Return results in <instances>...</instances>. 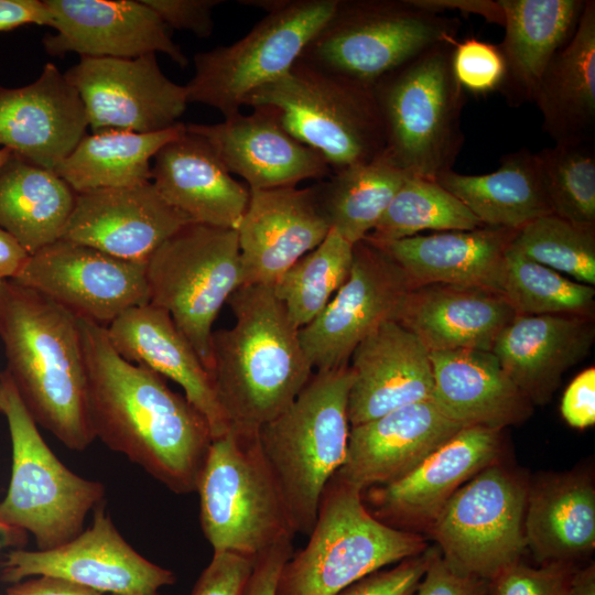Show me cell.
I'll return each instance as SVG.
<instances>
[{
  "label": "cell",
  "mask_w": 595,
  "mask_h": 595,
  "mask_svg": "<svg viewBox=\"0 0 595 595\" xmlns=\"http://www.w3.org/2000/svg\"><path fill=\"white\" fill-rule=\"evenodd\" d=\"M432 400L462 428L502 431L530 418L533 404L512 382L491 351L459 349L430 353Z\"/></svg>",
  "instance_id": "obj_31"
},
{
  "label": "cell",
  "mask_w": 595,
  "mask_h": 595,
  "mask_svg": "<svg viewBox=\"0 0 595 595\" xmlns=\"http://www.w3.org/2000/svg\"><path fill=\"white\" fill-rule=\"evenodd\" d=\"M0 392L12 450L0 522L31 533L37 550L60 547L84 530L88 513L101 505L105 487L73 473L53 453L6 370Z\"/></svg>",
  "instance_id": "obj_9"
},
{
  "label": "cell",
  "mask_w": 595,
  "mask_h": 595,
  "mask_svg": "<svg viewBox=\"0 0 595 595\" xmlns=\"http://www.w3.org/2000/svg\"><path fill=\"white\" fill-rule=\"evenodd\" d=\"M354 245L336 230L296 261L274 284L292 324L302 328L315 320L346 281Z\"/></svg>",
  "instance_id": "obj_39"
},
{
  "label": "cell",
  "mask_w": 595,
  "mask_h": 595,
  "mask_svg": "<svg viewBox=\"0 0 595 595\" xmlns=\"http://www.w3.org/2000/svg\"><path fill=\"white\" fill-rule=\"evenodd\" d=\"M0 338L6 371L37 425L72 451L96 439L79 318L14 280L0 283Z\"/></svg>",
  "instance_id": "obj_2"
},
{
  "label": "cell",
  "mask_w": 595,
  "mask_h": 595,
  "mask_svg": "<svg viewBox=\"0 0 595 595\" xmlns=\"http://www.w3.org/2000/svg\"><path fill=\"white\" fill-rule=\"evenodd\" d=\"M75 198L54 170L14 153L0 166V227L30 256L62 238Z\"/></svg>",
  "instance_id": "obj_36"
},
{
  "label": "cell",
  "mask_w": 595,
  "mask_h": 595,
  "mask_svg": "<svg viewBox=\"0 0 595 595\" xmlns=\"http://www.w3.org/2000/svg\"><path fill=\"white\" fill-rule=\"evenodd\" d=\"M95 439L175 494L196 493L213 434L205 416L163 377L128 361L105 326L79 318Z\"/></svg>",
  "instance_id": "obj_1"
},
{
  "label": "cell",
  "mask_w": 595,
  "mask_h": 595,
  "mask_svg": "<svg viewBox=\"0 0 595 595\" xmlns=\"http://www.w3.org/2000/svg\"><path fill=\"white\" fill-rule=\"evenodd\" d=\"M88 121L77 90L48 62L36 80L0 85V148L54 170L86 136Z\"/></svg>",
  "instance_id": "obj_23"
},
{
  "label": "cell",
  "mask_w": 595,
  "mask_h": 595,
  "mask_svg": "<svg viewBox=\"0 0 595 595\" xmlns=\"http://www.w3.org/2000/svg\"><path fill=\"white\" fill-rule=\"evenodd\" d=\"M489 581L455 573L434 547L414 595H488Z\"/></svg>",
  "instance_id": "obj_49"
},
{
  "label": "cell",
  "mask_w": 595,
  "mask_h": 595,
  "mask_svg": "<svg viewBox=\"0 0 595 595\" xmlns=\"http://www.w3.org/2000/svg\"><path fill=\"white\" fill-rule=\"evenodd\" d=\"M435 181L487 227L520 229L552 214L536 153L527 148L504 155L494 172L465 175L451 170Z\"/></svg>",
  "instance_id": "obj_35"
},
{
  "label": "cell",
  "mask_w": 595,
  "mask_h": 595,
  "mask_svg": "<svg viewBox=\"0 0 595 595\" xmlns=\"http://www.w3.org/2000/svg\"><path fill=\"white\" fill-rule=\"evenodd\" d=\"M455 42L432 46L374 84L386 155L409 176L435 181L462 147L464 89L455 78Z\"/></svg>",
  "instance_id": "obj_5"
},
{
  "label": "cell",
  "mask_w": 595,
  "mask_h": 595,
  "mask_svg": "<svg viewBox=\"0 0 595 595\" xmlns=\"http://www.w3.org/2000/svg\"><path fill=\"white\" fill-rule=\"evenodd\" d=\"M408 177L383 152L369 162L334 171L314 186L329 227L355 245L371 232Z\"/></svg>",
  "instance_id": "obj_38"
},
{
  "label": "cell",
  "mask_w": 595,
  "mask_h": 595,
  "mask_svg": "<svg viewBox=\"0 0 595 595\" xmlns=\"http://www.w3.org/2000/svg\"><path fill=\"white\" fill-rule=\"evenodd\" d=\"M338 0H281L237 42L197 53L188 102L229 118L253 90L282 77L333 14Z\"/></svg>",
  "instance_id": "obj_12"
},
{
  "label": "cell",
  "mask_w": 595,
  "mask_h": 595,
  "mask_svg": "<svg viewBox=\"0 0 595 595\" xmlns=\"http://www.w3.org/2000/svg\"><path fill=\"white\" fill-rule=\"evenodd\" d=\"M33 576L75 582L110 595H161L175 574L137 552L99 505L89 528L50 550H10L0 561V577L19 583Z\"/></svg>",
  "instance_id": "obj_15"
},
{
  "label": "cell",
  "mask_w": 595,
  "mask_h": 595,
  "mask_svg": "<svg viewBox=\"0 0 595 595\" xmlns=\"http://www.w3.org/2000/svg\"><path fill=\"white\" fill-rule=\"evenodd\" d=\"M505 36L498 45L505 62L499 88L510 106L533 102L543 71L573 35L585 0H499Z\"/></svg>",
  "instance_id": "obj_33"
},
{
  "label": "cell",
  "mask_w": 595,
  "mask_h": 595,
  "mask_svg": "<svg viewBox=\"0 0 595 595\" xmlns=\"http://www.w3.org/2000/svg\"><path fill=\"white\" fill-rule=\"evenodd\" d=\"M526 547L540 564L576 563L595 548V488L588 476L556 474L528 488Z\"/></svg>",
  "instance_id": "obj_34"
},
{
  "label": "cell",
  "mask_w": 595,
  "mask_h": 595,
  "mask_svg": "<svg viewBox=\"0 0 595 595\" xmlns=\"http://www.w3.org/2000/svg\"><path fill=\"white\" fill-rule=\"evenodd\" d=\"M501 431L462 428L401 479L361 491L368 511L385 524L428 531L447 500L470 478L497 463Z\"/></svg>",
  "instance_id": "obj_18"
},
{
  "label": "cell",
  "mask_w": 595,
  "mask_h": 595,
  "mask_svg": "<svg viewBox=\"0 0 595 595\" xmlns=\"http://www.w3.org/2000/svg\"><path fill=\"white\" fill-rule=\"evenodd\" d=\"M106 329L121 357L182 387L188 402L207 420L214 439L227 432L230 424L208 370L165 310L150 303L136 306Z\"/></svg>",
  "instance_id": "obj_27"
},
{
  "label": "cell",
  "mask_w": 595,
  "mask_h": 595,
  "mask_svg": "<svg viewBox=\"0 0 595 595\" xmlns=\"http://www.w3.org/2000/svg\"><path fill=\"white\" fill-rule=\"evenodd\" d=\"M64 76L79 94L93 132L166 130L180 122L188 104L186 87L164 75L156 54L80 57Z\"/></svg>",
  "instance_id": "obj_17"
},
{
  "label": "cell",
  "mask_w": 595,
  "mask_h": 595,
  "mask_svg": "<svg viewBox=\"0 0 595 595\" xmlns=\"http://www.w3.org/2000/svg\"><path fill=\"white\" fill-rule=\"evenodd\" d=\"M245 106L269 107L284 129L318 152L332 172L383 153L386 136L374 86L298 60Z\"/></svg>",
  "instance_id": "obj_7"
},
{
  "label": "cell",
  "mask_w": 595,
  "mask_h": 595,
  "mask_svg": "<svg viewBox=\"0 0 595 595\" xmlns=\"http://www.w3.org/2000/svg\"><path fill=\"white\" fill-rule=\"evenodd\" d=\"M170 29L190 31L204 39L214 30L213 10L221 0H142Z\"/></svg>",
  "instance_id": "obj_48"
},
{
  "label": "cell",
  "mask_w": 595,
  "mask_h": 595,
  "mask_svg": "<svg viewBox=\"0 0 595 595\" xmlns=\"http://www.w3.org/2000/svg\"><path fill=\"white\" fill-rule=\"evenodd\" d=\"M255 559L231 553H214L197 578L191 595H242Z\"/></svg>",
  "instance_id": "obj_47"
},
{
  "label": "cell",
  "mask_w": 595,
  "mask_h": 595,
  "mask_svg": "<svg viewBox=\"0 0 595 595\" xmlns=\"http://www.w3.org/2000/svg\"><path fill=\"white\" fill-rule=\"evenodd\" d=\"M292 553V539H288L257 555L242 595H277L281 569Z\"/></svg>",
  "instance_id": "obj_51"
},
{
  "label": "cell",
  "mask_w": 595,
  "mask_h": 595,
  "mask_svg": "<svg viewBox=\"0 0 595 595\" xmlns=\"http://www.w3.org/2000/svg\"><path fill=\"white\" fill-rule=\"evenodd\" d=\"M415 6L430 12L443 14L446 11H462L479 15L487 22L504 26L505 13L498 1L493 0H411Z\"/></svg>",
  "instance_id": "obj_53"
},
{
  "label": "cell",
  "mask_w": 595,
  "mask_h": 595,
  "mask_svg": "<svg viewBox=\"0 0 595 595\" xmlns=\"http://www.w3.org/2000/svg\"><path fill=\"white\" fill-rule=\"evenodd\" d=\"M192 221L170 206L152 182L76 193L61 239L147 263L170 237Z\"/></svg>",
  "instance_id": "obj_21"
},
{
  "label": "cell",
  "mask_w": 595,
  "mask_h": 595,
  "mask_svg": "<svg viewBox=\"0 0 595 595\" xmlns=\"http://www.w3.org/2000/svg\"><path fill=\"white\" fill-rule=\"evenodd\" d=\"M196 493L202 530L214 553L255 559L295 534L258 430L230 425L213 439Z\"/></svg>",
  "instance_id": "obj_8"
},
{
  "label": "cell",
  "mask_w": 595,
  "mask_h": 595,
  "mask_svg": "<svg viewBox=\"0 0 595 595\" xmlns=\"http://www.w3.org/2000/svg\"><path fill=\"white\" fill-rule=\"evenodd\" d=\"M433 548L399 562L390 570L376 571L335 595H414L430 564Z\"/></svg>",
  "instance_id": "obj_46"
},
{
  "label": "cell",
  "mask_w": 595,
  "mask_h": 595,
  "mask_svg": "<svg viewBox=\"0 0 595 595\" xmlns=\"http://www.w3.org/2000/svg\"><path fill=\"white\" fill-rule=\"evenodd\" d=\"M413 289L400 266L368 239L354 245L349 274L323 312L299 329L302 348L317 371L348 366L356 346L378 326L397 321Z\"/></svg>",
  "instance_id": "obj_14"
},
{
  "label": "cell",
  "mask_w": 595,
  "mask_h": 595,
  "mask_svg": "<svg viewBox=\"0 0 595 595\" xmlns=\"http://www.w3.org/2000/svg\"><path fill=\"white\" fill-rule=\"evenodd\" d=\"M14 281L105 327L126 311L150 303L147 263L66 239L31 255Z\"/></svg>",
  "instance_id": "obj_16"
},
{
  "label": "cell",
  "mask_w": 595,
  "mask_h": 595,
  "mask_svg": "<svg viewBox=\"0 0 595 595\" xmlns=\"http://www.w3.org/2000/svg\"><path fill=\"white\" fill-rule=\"evenodd\" d=\"M570 595H595V564L577 567L571 580Z\"/></svg>",
  "instance_id": "obj_56"
},
{
  "label": "cell",
  "mask_w": 595,
  "mask_h": 595,
  "mask_svg": "<svg viewBox=\"0 0 595 595\" xmlns=\"http://www.w3.org/2000/svg\"><path fill=\"white\" fill-rule=\"evenodd\" d=\"M577 567L573 562L533 567L519 561L489 581L488 595H570L571 580Z\"/></svg>",
  "instance_id": "obj_44"
},
{
  "label": "cell",
  "mask_w": 595,
  "mask_h": 595,
  "mask_svg": "<svg viewBox=\"0 0 595 595\" xmlns=\"http://www.w3.org/2000/svg\"><path fill=\"white\" fill-rule=\"evenodd\" d=\"M6 595H110L68 580L37 576L24 580L8 588Z\"/></svg>",
  "instance_id": "obj_54"
},
{
  "label": "cell",
  "mask_w": 595,
  "mask_h": 595,
  "mask_svg": "<svg viewBox=\"0 0 595 595\" xmlns=\"http://www.w3.org/2000/svg\"><path fill=\"white\" fill-rule=\"evenodd\" d=\"M483 226L458 198L436 181L409 176L366 239L387 244L423 230H473Z\"/></svg>",
  "instance_id": "obj_40"
},
{
  "label": "cell",
  "mask_w": 595,
  "mask_h": 595,
  "mask_svg": "<svg viewBox=\"0 0 595 595\" xmlns=\"http://www.w3.org/2000/svg\"><path fill=\"white\" fill-rule=\"evenodd\" d=\"M533 102L556 144L593 142L595 136V1L585 0L576 29L553 55Z\"/></svg>",
  "instance_id": "obj_32"
},
{
  "label": "cell",
  "mask_w": 595,
  "mask_h": 595,
  "mask_svg": "<svg viewBox=\"0 0 595 595\" xmlns=\"http://www.w3.org/2000/svg\"><path fill=\"white\" fill-rule=\"evenodd\" d=\"M536 158L552 214L595 228L594 142L555 143Z\"/></svg>",
  "instance_id": "obj_42"
},
{
  "label": "cell",
  "mask_w": 595,
  "mask_h": 595,
  "mask_svg": "<svg viewBox=\"0 0 595 595\" xmlns=\"http://www.w3.org/2000/svg\"><path fill=\"white\" fill-rule=\"evenodd\" d=\"M456 18L411 0H338L300 60L372 85L425 50L455 42Z\"/></svg>",
  "instance_id": "obj_10"
},
{
  "label": "cell",
  "mask_w": 595,
  "mask_h": 595,
  "mask_svg": "<svg viewBox=\"0 0 595 595\" xmlns=\"http://www.w3.org/2000/svg\"><path fill=\"white\" fill-rule=\"evenodd\" d=\"M595 339L592 316L517 315L491 353L533 405L548 403L563 374L582 361Z\"/></svg>",
  "instance_id": "obj_28"
},
{
  "label": "cell",
  "mask_w": 595,
  "mask_h": 595,
  "mask_svg": "<svg viewBox=\"0 0 595 595\" xmlns=\"http://www.w3.org/2000/svg\"><path fill=\"white\" fill-rule=\"evenodd\" d=\"M184 131L185 125L178 122L151 133L91 132L54 171L75 193L141 185L151 182V161L158 151Z\"/></svg>",
  "instance_id": "obj_37"
},
{
  "label": "cell",
  "mask_w": 595,
  "mask_h": 595,
  "mask_svg": "<svg viewBox=\"0 0 595 595\" xmlns=\"http://www.w3.org/2000/svg\"><path fill=\"white\" fill-rule=\"evenodd\" d=\"M147 279L150 304L170 314L209 372L213 324L242 285L237 231L187 224L148 259Z\"/></svg>",
  "instance_id": "obj_11"
},
{
  "label": "cell",
  "mask_w": 595,
  "mask_h": 595,
  "mask_svg": "<svg viewBox=\"0 0 595 595\" xmlns=\"http://www.w3.org/2000/svg\"><path fill=\"white\" fill-rule=\"evenodd\" d=\"M215 125L190 123L186 130L204 138L226 169L242 177L249 190L294 187L332 173L326 160L289 133L269 107H252Z\"/></svg>",
  "instance_id": "obj_22"
},
{
  "label": "cell",
  "mask_w": 595,
  "mask_h": 595,
  "mask_svg": "<svg viewBox=\"0 0 595 595\" xmlns=\"http://www.w3.org/2000/svg\"><path fill=\"white\" fill-rule=\"evenodd\" d=\"M331 227L315 186L250 190L238 235L242 285H273Z\"/></svg>",
  "instance_id": "obj_20"
},
{
  "label": "cell",
  "mask_w": 595,
  "mask_h": 595,
  "mask_svg": "<svg viewBox=\"0 0 595 595\" xmlns=\"http://www.w3.org/2000/svg\"><path fill=\"white\" fill-rule=\"evenodd\" d=\"M517 231L483 226L473 230L419 234L376 245L400 266L413 288L450 284L502 294L505 257Z\"/></svg>",
  "instance_id": "obj_30"
},
{
  "label": "cell",
  "mask_w": 595,
  "mask_h": 595,
  "mask_svg": "<svg viewBox=\"0 0 595 595\" xmlns=\"http://www.w3.org/2000/svg\"><path fill=\"white\" fill-rule=\"evenodd\" d=\"M55 34L43 40L53 56L134 58L163 53L182 67L186 55L142 0H44Z\"/></svg>",
  "instance_id": "obj_19"
},
{
  "label": "cell",
  "mask_w": 595,
  "mask_h": 595,
  "mask_svg": "<svg viewBox=\"0 0 595 595\" xmlns=\"http://www.w3.org/2000/svg\"><path fill=\"white\" fill-rule=\"evenodd\" d=\"M152 178L161 197L192 223L236 230L250 198L210 144L186 130L153 158Z\"/></svg>",
  "instance_id": "obj_26"
},
{
  "label": "cell",
  "mask_w": 595,
  "mask_h": 595,
  "mask_svg": "<svg viewBox=\"0 0 595 595\" xmlns=\"http://www.w3.org/2000/svg\"><path fill=\"white\" fill-rule=\"evenodd\" d=\"M502 294L517 315L592 316L595 289L538 263L512 247L506 252Z\"/></svg>",
  "instance_id": "obj_41"
},
{
  "label": "cell",
  "mask_w": 595,
  "mask_h": 595,
  "mask_svg": "<svg viewBox=\"0 0 595 595\" xmlns=\"http://www.w3.org/2000/svg\"><path fill=\"white\" fill-rule=\"evenodd\" d=\"M452 67L464 91L475 95L499 90L505 77V62L498 45L477 39L455 43Z\"/></svg>",
  "instance_id": "obj_45"
},
{
  "label": "cell",
  "mask_w": 595,
  "mask_h": 595,
  "mask_svg": "<svg viewBox=\"0 0 595 595\" xmlns=\"http://www.w3.org/2000/svg\"><path fill=\"white\" fill-rule=\"evenodd\" d=\"M29 257L22 246L0 227V283L14 280Z\"/></svg>",
  "instance_id": "obj_55"
},
{
  "label": "cell",
  "mask_w": 595,
  "mask_h": 595,
  "mask_svg": "<svg viewBox=\"0 0 595 595\" xmlns=\"http://www.w3.org/2000/svg\"><path fill=\"white\" fill-rule=\"evenodd\" d=\"M561 414L569 425L585 429L595 423V368L580 372L567 386Z\"/></svg>",
  "instance_id": "obj_50"
},
{
  "label": "cell",
  "mask_w": 595,
  "mask_h": 595,
  "mask_svg": "<svg viewBox=\"0 0 595 595\" xmlns=\"http://www.w3.org/2000/svg\"><path fill=\"white\" fill-rule=\"evenodd\" d=\"M12 153L13 152L8 148H0V166L8 161Z\"/></svg>",
  "instance_id": "obj_58"
},
{
  "label": "cell",
  "mask_w": 595,
  "mask_h": 595,
  "mask_svg": "<svg viewBox=\"0 0 595 595\" xmlns=\"http://www.w3.org/2000/svg\"><path fill=\"white\" fill-rule=\"evenodd\" d=\"M528 487L497 463L466 482L428 529L455 573L493 580L520 561Z\"/></svg>",
  "instance_id": "obj_13"
},
{
  "label": "cell",
  "mask_w": 595,
  "mask_h": 595,
  "mask_svg": "<svg viewBox=\"0 0 595 595\" xmlns=\"http://www.w3.org/2000/svg\"><path fill=\"white\" fill-rule=\"evenodd\" d=\"M26 24L50 26L51 13L45 1L0 0V32Z\"/></svg>",
  "instance_id": "obj_52"
},
{
  "label": "cell",
  "mask_w": 595,
  "mask_h": 595,
  "mask_svg": "<svg viewBox=\"0 0 595 595\" xmlns=\"http://www.w3.org/2000/svg\"><path fill=\"white\" fill-rule=\"evenodd\" d=\"M348 367L349 426L432 398L430 351L397 321L385 322L366 336L354 349Z\"/></svg>",
  "instance_id": "obj_25"
},
{
  "label": "cell",
  "mask_w": 595,
  "mask_h": 595,
  "mask_svg": "<svg viewBox=\"0 0 595 595\" xmlns=\"http://www.w3.org/2000/svg\"><path fill=\"white\" fill-rule=\"evenodd\" d=\"M0 413H1V392H0Z\"/></svg>",
  "instance_id": "obj_59"
},
{
  "label": "cell",
  "mask_w": 595,
  "mask_h": 595,
  "mask_svg": "<svg viewBox=\"0 0 595 595\" xmlns=\"http://www.w3.org/2000/svg\"><path fill=\"white\" fill-rule=\"evenodd\" d=\"M309 537L305 547L283 564L277 595H335L429 548L420 533L376 519L366 508L361 490L335 475L323 490Z\"/></svg>",
  "instance_id": "obj_6"
},
{
  "label": "cell",
  "mask_w": 595,
  "mask_h": 595,
  "mask_svg": "<svg viewBox=\"0 0 595 595\" xmlns=\"http://www.w3.org/2000/svg\"><path fill=\"white\" fill-rule=\"evenodd\" d=\"M511 245L538 263L595 285V228L549 214L518 229Z\"/></svg>",
  "instance_id": "obj_43"
},
{
  "label": "cell",
  "mask_w": 595,
  "mask_h": 595,
  "mask_svg": "<svg viewBox=\"0 0 595 595\" xmlns=\"http://www.w3.org/2000/svg\"><path fill=\"white\" fill-rule=\"evenodd\" d=\"M461 429L432 399L401 407L349 426L346 458L335 476L361 491L397 482Z\"/></svg>",
  "instance_id": "obj_24"
},
{
  "label": "cell",
  "mask_w": 595,
  "mask_h": 595,
  "mask_svg": "<svg viewBox=\"0 0 595 595\" xmlns=\"http://www.w3.org/2000/svg\"><path fill=\"white\" fill-rule=\"evenodd\" d=\"M26 532L0 522V552L7 548H21L26 542Z\"/></svg>",
  "instance_id": "obj_57"
},
{
  "label": "cell",
  "mask_w": 595,
  "mask_h": 595,
  "mask_svg": "<svg viewBox=\"0 0 595 595\" xmlns=\"http://www.w3.org/2000/svg\"><path fill=\"white\" fill-rule=\"evenodd\" d=\"M517 316L504 294L480 288L428 284L410 290L397 322L430 353L491 351L500 332Z\"/></svg>",
  "instance_id": "obj_29"
},
{
  "label": "cell",
  "mask_w": 595,
  "mask_h": 595,
  "mask_svg": "<svg viewBox=\"0 0 595 595\" xmlns=\"http://www.w3.org/2000/svg\"><path fill=\"white\" fill-rule=\"evenodd\" d=\"M227 304L235 323L213 332L209 374L229 424L258 430L290 407L313 367L273 285H241Z\"/></svg>",
  "instance_id": "obj_3"
},
{
  "label": "cell",
  "mask_w": 595,
  "mask_h": 595,
  "mask_svg": "<svg viewBox=\"0 0 595 595\" xmlns=\"http://www.w3.org/2000/svg\"><path fill=\"white\" fill-rule=\"evenodd\" d=\"M350 385L348 366L316 371L288 409L258 429L294 533L310 534L323 490L345 462Z\"/></svg>",
  "instance_id": "obj_4"
}]
</instances>
